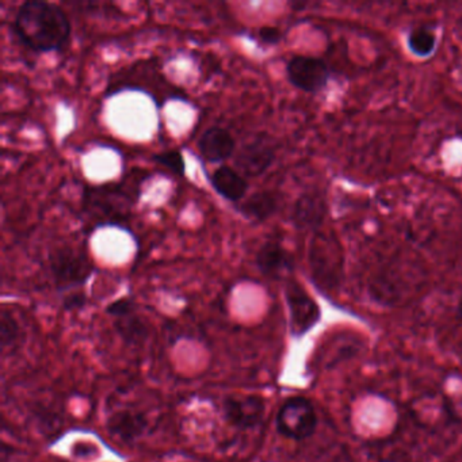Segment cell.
Instances as JSON below:
<instances>
[{"label":"cell","mask_w":462,"mask_h":462,"mask_svg":"<svg viewBox=\"0 0 462 462\" xmlns=\"http://www.w3.org/2000/svg\"><path fill=\"white\" fill-rule=\"evenodd\" d=\"M278 210V199L272 191H256L248 197L242 205L239 212L247 218L264 221L272 217Z\"/></svg>","instance_id":"14"},{"label":"cell","mask_w":462,"mask_h":462,"mask_svg":"<svg viewBox=\"0 0 462 462\" xmlns=\"http://www.w3.org/2000/svg\"><path fill=\"white\" fill-rule=\"evenodd\" d=\"M86 304V296L82 293L69 294L64 299V308L67 310H79Z\"/></svg>","instance_id":"21"},{"label":"cell","mask_w":462,"mask_h":462,"mask_svg":"<svg viewBox=\"0 0 462 462\" xmlns=\"http://www.w3.org/2000/svg\"><path fill=\"white\" fill-rule=\"evenodd\" d=\"M147 419L142 413L121 411L107 419V431L121 440H134L144 434Z\"/></svg>","instance_id":"12"},{"label":"cell","mask_w":462,"mask_h":462,"mask_svg":"<svg viewBox=\"0 0 462 462\" xmlns=\"http://www.w3.org/2000/svg\"><path fill=\"white\" fill-rule=\"evenodd\" d=\"M274 159L275 150L272 143L259 137L243 145L235 164L243 177H259L272 166Z\"/></svg>","instance_id":"7"},{"label":"cell","mask_w":462,"mask_h":462,"mask_svg":"<svg viewBox=\"0 0 462 462\" xmlns=\"http://www.w3.org/2000/svg\"><path fill=\"white\" fill-rule=\"evenodd\" d=\"M224 415L237 429H254L263 420L266 404L259 396L228 397L223 405Z\"/></svg>","instance_id":"8"},{"label":"cell","mask_w":462,"mask_h":462,"mask_svg":"<svg viewBox=\"0 0 462 462\" xmlns=\"http://www.w3.org/2000/svg\"><path fill=\"white\" fill-rule=\"evenodd\" d=\"M318 427V416L310 400L291 397L277 413V429L289 439L302 440L312 437Z\"/></svg>","instance_id":"3"},{"label":"cell","mask_w":462,"mask_h":462,"mask_svg":"<svg viewBox=\"0 0 462 462\" xmlns=\"http://www.w3.org/2000/svg\"><path fill=\"white\" fill-rule=\"evenodd\" d=\"M256 266L262 274L270 278H280L283 273L293 269V258L280 243L267 242L256 254Z\"/></svg>","instance_id":"10"},{"label":"cell","mask_w":462,"mask_h":462,"mask_svg":"<svg viewBox=\"0 0 462 462\" xmlns=\"http://www.w3.org/2000/svg\"><path fill=\"white\" fill-rule=\"evenodd\" d=\"M106 310L110 316H113V318L123 319L126 318V316L134 315V304L132 300L121 299L117 300V301L112 302V304L107 307Z\"/></svg>","instance_id":"19"},{"label":"cell","mask_w":462,"mask_h":462,"mask_svg":"<svg viewBox=\"0 0 462 462\" xmlns=\"http://www.w3.org/2000/svg\"><path fill=\"white\" fill-rule=\"evenodd\" d=\"M213 189L223 199L231 202H239L245 199L248 191V182L237 170L229 166H221L216 169L209 177Z\"/></svg>","instance_id":"11"},{"label":"cell","mask_w":462,"mask_h":462,"mask_svg":"<svg viewBox=\"0 0 462 462\" xmlns=\"http://www.w3.org/2000/svg\"><path fill=\"white\" fill-rule=\"evenodd\" d=\"M461 312H462V301H461Z\"/></svg>","instance_id":"22"},{"label":"cell","mask_w":462,"mask_h":462,"mask_svg":"<svg viewBox=\"0 0 462 462\" xmlns=\"http://www.w3.org/2000/svg\"><path fill=\"white\" fill-rule=\"evenodd\" d=\"M88 207L96 215L104 216L106 223L120 224L125 220L131 208V197L120 188L91 189Z\"/></svg>","instance_id":"6"},{"label":"cell","mask_w":462,"mask_h":462,"mask_svg":"<svg viewBox=\"0 0 462 462\" xmlns=\"http://www.w3.org/2000/svg\"><path fill=\"white\" fill-rule=\"evenodd\" d=\"M285 297L291 315V334L302 337L320 320V308L296 281L286 283Z\"/></svg>","instance_id":"4"},{"label":"cell","mask_w":462,"mask_h":462,"mask_svg":"<svg viewBox=\"0 0 462 462\" xmlns=\"http://www.w3.org/2000/svg\"><path fill=\"white\" fill-rule=\"evenodd\" d=\"M323 199L318 194H304L297 199L293 209V221L299 228L319 226L323 220Z\"/></svg>","instance_id":"13"},{"label":"cell","mask_w":462,"mask_h":462,"mask_svg":"<svg viewBox=\"0 0 462 462\" xmlns=\"http://www.w3.org/2000/svg\"><path fill=\"white\" fill-rule=\"evenodd\" d=\"M289 82L305 93L323 90L329 80L328 66L321 59L312 56H294L286 66Z\"/></svg>","instance_id":"5"},{"label":"cell","mask_w":462,"mask_h":462,"mask_svg":"<svg viewBox=\"0 0 462 462\" xmlns=\"http://www.w3.org/2000/svg\"><path fill=\"white\" fill-rule=\"evenodd\" d=\"M256 39L261 44L275 45L282 40V33L280 29L273 26H264L256 32Z\"/></svg>","instance_id":"20"},{"label":"cell","mask_w":462,"mask_h":462,"mask_svg":"<svg viewBox=\"0 0 462 462\" xmlns=\"http://www.w3.org/2000/svg\"><path fill=\"white\" fill-rule=\"evenodd\" d=\"M153 161L180 177L185 174V161H183L182 153L180 151H164V152L153 156Z\"/></svg>","instance_id":"18"},{"label":"cell","mask_w":462,"mask_h":462,"mask_svg":"<svg viewBox=\"0 0 462 462\" xmlns=\"http://www.w3.org/2000/svg\"><path fill=\"white\" fill-rule=\"evenodd\" d=\"M21 328L20 324L15 320L14 316L7 310L0 313V342L2 348L13 347L20 340Z\"/></svg>","instance_id":"16"},{"label":"cell","mask_w":462,"mask_h":462,"mask_svg":"<svg viewBox=\"0 0 462 462\" xmlns=\"http://www.w3.org/2000/svg\"><path fill=\"white\" fill-rule=\"evenodd\" d=\"M407 44L413 55L427 58L437 47V36L429 28H416L408 34Z\"/></svg>","instance_id":"15"},{"label":"cell","mask_w":462,"mask_h":462,"mask_svg":"<svg viewBox=\"0 0 462 462\" xmlns=\"http://www.w3.org/2000/svg\"><path fill=\"white\" fill-rule=\"evenodd\" d=\"M236 143L226 129L212 126L199 140V151L205 161L220 163L234 155Z\"/></svg>","instance_id":"9"},{"label":"cell","mask_w":462,"mask_h":462,"mask_svg":"<svg viewBox=\"0 0 462 462\" xmlns=\"http://www.w3.org/2000/svg\"><path fill=\"white\" fill-rule=\"evenodd\" d=\"M15 34L36 52L61 50L69 42L71 23L60 6L42 0L25 2L15 15Z\"/></svg>","instance_id":"1"},{"label":"cell","mask_w":462,"mask_h":462,"mask_svg":"<svg viewBox=\"0 0 462 462\" xmlns=\"http://www.w3.org/2000/svg\"><path fill=\"white\" fill-rule=\"evenodd\" d=\"M116 324H117L118 332L126 340H131V342H139L147 335V328H145L144 324L134 315L117 319V323Z\"/></svg>","instance_id":"17"},{"label":"cell","mask_w":462,"mask_h":462,"mask_svg":"<svg viewBox=\"0 0 462 462\" xmlns=\"http://www.w3.org/2000/svg\"><path fill=\"white\" fill-rule=\"evenodd\" d=\"M50 267L59 289H71L88 282L94 266L85 251L61 247L50 255Z\"/></svg>","instance_id":"2"}]
</instances>
